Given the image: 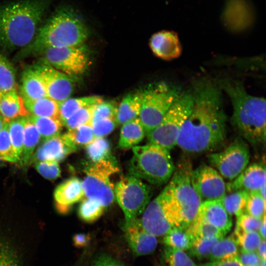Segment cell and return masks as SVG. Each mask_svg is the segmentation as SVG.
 <instances>
[{
	"label": "cell",
	"mask_w": 266,
	"mask_h": 266,
	"mask_svg": "<svg viewBox=\"0 0 266 266\" xmlns=\"http://www.w3.org/2000/svg\"><path fill=\"white\" fill-rule=\"evenodd\" d=\"M191 92L192 108L181 128L177 145L188 153L216 151L227 137V116L221 88L215 82L202 80L195 84Z\"/></svg>",
	"instance_id": "6da1fadb"
},
{
	"label": "cell",
	"mask_w": 266,
	"mask_h": 266,
	"mask_svg": "<svg viewBox=\"0 0 266 266\" xmlns=\"http://www.w3.org/2000/svg\"><path fill=\"white\" fill-rule=\"evenodd\" d=\"M49 0H21L0 6V45L13 51L33 39Z\"/></svg>",
	"instance_id": "7a4b0ae2"
},
{
	"label": "cell",
	"mask_w": 266,
	"mask_h": 266,
	"mask_svg": "<svg viewBox=\"0 0 266 266\" xmlns=\"http://www.w3.org/2000/svg\"><path fill=\"white\" fill-rule=\"evenodd\" d=\"M219 86L231 100L233 113L231 119L233 128L254 146L266 141V103L264 98L249 94L239 81L223 79Z\"/></svg>",
	"instance_id": "3957f363"
},
{
	"label": "cell",
	"mask_w": 266,
	"mask_h": 266,
	"mask_svg": "<svg viewBox=\"0 0 266 266\" xmlns=\"http://www.w3.org/2000/svg\"><path fill=\"white\" fill-rule=\"evenodd\" d=\"M88 36V29L77 13L69 6H61L38 29L33 41L17 57L37 55L48 48L80 45Z\"/></svg>",
	"instance_id": "277c9868"
},
{
	"label": "cell",
	"mask_w": 266,
	"mask_h": 266,
	"mask_svg": "<svg viewBox=\"0 0 266 266\" xmlns=\"http://www.w3.org/2000/svg\"><path fill=\"white\" fill-rule=\"evenodd\" d=\"M192 170L188 161L178 164L168 184L159 194L166 217L173 227L186 229L201 203L191 184Z\"/></svg>",
	"instance_id": "5b68a950"
},
{
	"label": "cell",
	"mask_w": 266,
	"mask_h": 266,
	"mask_svg": "<svg viewBox=\"0 0 266 266\" xmlns=\"http://www.w3.org/2000/svg\"><path fill=\"white\" fill-rule=\"evenodd\" d=\"M132 150L129 175L155 185L166 183L170 179L175 166L169 150L150 143L135 146Z\"/></svg>",
	"instance_id": "8992f818"
},
{
	"label": "cell",
	"mask_w": 266,
	"mask_h": 266,
	"mask_svg": "<svg viewBox=\"0 0 266 266\" xmlns=\"http://www.w3.org/2000/svg\"><path fill=\"white\" fill-rule=\"evenodd\" d=\"M181 92L177 86L165 82L150 85L142 92V105L138 117L146 135L159 125Z\"/></svg>",
	"instance_id": "52a82bcc"
},
{
	"label": "cell",
	"mask_w": 266,
	"mask_h": 266,
	"mask_svg": "<svg viewBox=\"0 0 266 266\" xmlns=\"http://www.w3.org/2000/svg\"><path fill=\"white\" fill-rule=\"evenodd\" d=\"M193 102L192 92H182L159 125L146 135L149 143L169 151L177 145L181 128L191 111Z\"/></svg>",
	"instance_id": "ba28073f"
},
{
	"label": "cell",
	"mask_w": 266,
	"mask_h": 266,
	"mask_svg": "<svg viewBox=\"0 0 266 266\" xmlns=\"http://www.w3.org/2000/svg\"><path fill=\"white\" fill-rule=\"evenodd\" d=\"M113 160L92 163L85 169L86 176L81 181L85 196L99 201L105 207L115 199L114 186L111 175L119 171Z\"/></svg>",
	"instance_id": "9c48e42d"
},
{
	"label": "cell",
	"mask_w": 266,
	"mask_h": 266,
	"mask_svg": "<svg viewBox=\"0 0 266 266\" xmlns=\"http://www.w3.org/2000/svg\"><path fill=\"white\" fill-rule=\"evenodd\" d=\"M114 195L124 214V223L127 224L142 214L150 201L152 191L141 179L129 175L114 186Z\"/></svg>",
	"instance_id": "30bf717a"
},
{
	"label": "cell",
	"mask_w": 266,
	"mask_h": 266,
	"mask_svg": "<svg viewBox=\"0 0 266 266\" xmlns=\"http://www.w3.org/2000/svg\"><path fill=\"white\" fill-rule=\"evenodd\" d=\"M41 64L50 66L71 77L81 75L90 64L89 49L83 44L48 48L39 53Z\"/></svg>",
	"instance_id": "8fae6325"
},
{
	"label": "cell",
	"mask_w": 266,
	"mask_h": 266,
	"mask_svg": "<svg viewBox=\"0 0 266 266\" xmlns=\"http://www.w3.org/2000/svg\"><path fill=\"white\" fill-rule=\"evenodd\" d=\"M207 157L222 177L232 181L247 167L250 159L249 148L246 141L239 137L222 151L210 153Z\"/></svg>",
	"instance_id": "7c38bea8"
},
{
	"label": "cell",
	"mask_w": 266,
	"mask_h": 266,
	"mask_svg": "<svg viewBox=\"0 0 266 266\" xmlns=\"http://www.w3.org/2000/svg\"><path fill=\"white\" fill-rule=\"evenodd\" d=\"M192 185L202 202L221 200L226 194V184L214 168L201 165L193 170Z\"/></svg>",
	"instance_id": "4fadbf2b"
},
{
	"label": "cell",
	"mask_w": 266,
	"mask_h": 266,
	"mask_svg": "<svg viewBox=\"0 0 266 266\" xmlns=\"http://www.w3.org/2000/svg\"><path fill=\"white\" fill-rule=\"evenodd\" d=\"M33 67L43 82L47 97L60 103L71 95L74 89L72 77L43 64Z\"/></svg>",
	"instance_id": "5bb4252c"
},
{
	"label": "cell",
	"mask_w": 266,
	"mask_h": 266,
	"mask_svg": "<svg viewBox=\"0 0 266 266\" xmlns=\"http://www.w3.org/2000/svg\"><path fill=\"white\" fill-rule=\"evenodd\" d=\"M123 230L125 239L135 256L150 254L156 248L157 237L145 230L139 218L129 223H124Z\"/></svg>",
	"instance_id": "9a60e30c"
},
{
	"label": "cell",
	"mask_w": 266,
	"mask_h": 266,
	"mask_svg": "<svg viewBox=\"0 0 266 266\" xmlns=\"http://www.w3.org/2000/svg\"><path fill=\"white\" fill-rule=\"evenodd\" d=\"M77 149L66 133L60 134L44 140L33 154L31 161L36 163L54 161L58 162Z\"/></svg>",
	"instance_id": "2e32d148"
},
{
	"label": "cell",
	"mask_w": 266,
	"mask_h": 266,
	"mask_svg": "<svg viewBox=\"0 0 266 266\" xmlns=\"http://www.w3.org/2000/svg\"><path fill=\"white\" fill-rule=\"evenodd\" d=\"M141 215V225L156 237L165 235L174 228L166 217L159 195L149 202Z\"/></svg>",
	"instance_id": "e0dca14e"
},
{
	"label": "cell",
	"mask_w": 266,
	"mask_h": 266,
	"mask_svg": "<svg viewBox=\"0 0 266 266\" xmlns=\"http://www.w3.org/2000/svg\"><path fill=\"white\" fill-rule=\"evenodd\" d=\"M266 185V169L262 164H253L231 182L226 184V191L244 190L248 192L259 191Z\"/></svg>",
	"instance_id": "ac0fdd59"
},
{
	"label": "cell",
	"mask_w": 266,
	"mask_h": 266,
	"mask_svg": "<svg viewBox=\"0 0 266 266\" xmlns=\"http://www.w3.org/2000/svg\"><path fill=\"white\" fill-rule=\"evenodd\" d=\"M196 217L214 226L225 234L233 225L232 216L226 210L221 200L202 202Z\"/></svg>",
	"instance_id": "d6986e66"
},
{
	"label": "cell",
	"mask_w": 266,
	"mask_h": 266,
	"mask_svg": "<svg viewBox=\"0 0 266 266\" xmlns=\"http://www.w3.org/2000/svg\"><path fill=\"white\" fill-rule=\"evenodd\" d=\"M85 196L81 181L76 177L66 180L56 188L54 197L58 211L66 214Z\"/></svg>",
	"instance_id": "ffe728a7"
},
{
	"label": "cell",
	"mask_w": 266,
	"mask_h": 266,
	"mask_svg": "<svg viewBox=\"0 0 266 266\" xmlns=\"http://www.w3.org/2000/svg\"><path fill=\"white\" fill-rule=\"evenodd\" d=\"M149 45L154 55L165 60L180 56L182 48L178 36L172 31H162L153 34Z\"/></svg>",
	"instance_id": "44dd1931"
},
{
	"label": "cell",
	"mask_w": 266,
	"mask_h": 266,
	"mask_svg": "<svg viewBox=\"0 0 266 266\" xmlns=\"http://www.w3.org/2000/svg\"><path fill=\"white\" fill-rule=\"evenodd\" d=\"M21 97L35 100L47 97L45 87L33 66L24 70L22 74Z\"/></svg>",
	"instance_id": "7402d4cb"
},
{
	"label": "cell",
	"mask_w": 266,
	"mask_h": 266,
	"mask_svg": "<svg viewBox=\"0 0 266 266\" xmlns=\"http://www.w3.org/2000/svg\"><path fill=\"white\" fill-rule=\"evenodd\" d=\"M142 92L128 94L118 106L115 120L117 125L124 124L139 117L142 105Z\"/></svg>",
	"instance_id": "603a6c76"
},
{
	"label": "cell",
	"mask_w": 266,
	"mask_h": 266,
	"mask_svg": "<svg viewBox=\"0 0 266 266\" xmlns=\"http://www.w3.org/2000/svg\"><path fill=\"white\" fill-rule=\"evenodd\" d=\"M0 114L7 122L31 115L25 108L22 98L16 89L3 94L0 102Z\"/></svg>",
	"instance_id": "cb8c5ba5"
},
{
	"label": "cell",
	"mask_w": 266,
	"mask_h": 266,
	"mask_svg": "<svg viewBox=\"0 0 266 266\" xmlns=\"http://www.w3.org/2000/svg\"><path fill=\"white\" fill-rule=\"evenodd\" d=\"M146 135L139 117L123 125L121 129L118 147L120 149L133 148L139 143Z\"/></svg>",
	"instance_id": "d4e9b609"
},
{
	"label": "cell",
	"mask_w": 266,
	"mask_h": 266,
	"mask_svg": "<svg viewBox=\"0 0 266 266\" xmlns=\"http://www.w3.org/2000/svg\"><path fill=\"white\" fill-rule=\"evenodd\" d=\"M24 106L30 114L38 117L59 118V103L46 97L33 100L22 98Z\"/></svg>",
	"instance_id": "484cf974"
},
{
	"label": "cell",
	"mask_w": 266,
	"mask_h": 266,
	"mask_svg": "<svg viewBox=\"0 0 266 266\" xmlns=\"http://www.w3.org/2000/svg\"><path fill=\"white\" fill-rule=\"evenodd\" d=\"M102 101V98L98 96L68 98L59 103V118L63 123L77 110Z\"/></svg>",
	"instance_id": "4316f807"
},
{
	"label": "cell",
	"mask_w": 266,
	"mask_h": 266,
	"mask_svg": "<svg viewBox=\"0 0 266 266\" xmlns=\"http://www.w3.org/2000/svg\"><path fill=\"white\" fill-rule=\"evenodd\" d=\"M41 139L35 125L28 118L25 126L22 152L19 161L22 166L28 165L31 161L33 151Z\"/></svg>",
	"instance_id": "83f0119b"
},
{
	"label": "cell",
	"mask_w": 266,
	"mask_h": 266,
	"mask_svg": "<svg viewBox=\"0 0 266 266\" xmlns=\"http://www.w3.org/2000/svg\"><path fill=\"white\" fill-rule=\"evenodd\" d=\"M237 245L232 236L223 237L213 246L209 259L211 261L238 260Z\"/></svg>",
	"instance_id": "f1b7e54d"
},
{
	"label": "cell",
	"mask_w": 266,
	"mask_h": 266,
	"mask_svg": "<svg viewBox=\"0 0 266 266\" xmlns=\"http://www.w3.org/2000/svg\"><path fill=\"white\" fill-rule=\"evenodd\" d=\"M28 118L35 125L43 141L60 134L63 124L59 118L33 115H30Z\"/></svg>",
	"instance_id": "f546056e"
},
{
	"label": "cell",
	"mask_w": 266,
	"mask_h": 266,
	"mask_svg": "<svg viewBox=\"0 0 266 266\" xmlns=\"http://www.w3.org/2000/svg\"><path fill=\"white\" fill-rule=\"evenodd\" d=\"M249 192L244 190L235 191L225 195L221 200L228 213L236 217L245 212L246 203Z\"/></svg>",
	"instance_id": "4dcf8cb0"
},
{
	"label": "cell",
	"mask_w": 266,
	"mask_h": 266,
	"mask_svg": "<svg viewBox=\"0 0 266 266\" xmlns=\"http://www.w3.org/2000/svg\"><path fill=\"white\" fill-rule=\"evenodd\" d=\"M163 242L166 246L181 250H189L191 248L194 237L186 229L176 227L164 236Z\"/></svg>",
	"instance_id": "1f68e13d"
},
{
	"label": "cell",
	"mask_w": 266,
	"mask_h": 266,
	"mask_svg": "<svg viewBox=\"0 0 266 266\" xmlns=\"http://www.w3.org/2000/svg\"><path fill=\"white\" fill-rule=\"evenodd\" d=\"M187 230L194 238L221 239L226 235L214 226L196 217L187 228Z\"/></svg>",
	"instance_id": "d6a6232c"
},
{
	"label": "cell",
	"mask_w": 266,
	"mask_h": 266,
	"mask_svg": "<svg viewBox=\"0 0 266 266\" xmlns=\"http://www.w3.org/2000/svg\"><path fill=\"white\" fill-rule=\"evenodd\" d=\"M86 152L92 163L104 160H113L110 155V143L104 137L95 138L86 146Z\"/></svg>",
	"instance_id": "836d02e7"
},
{
	"label": "cell",
	"mask_w": 266,
	"mask_h": 266,
	"mask_svg": "<svg viewBox=\"0 0 266 266\" xmlns=\"http://www.w3.org/2000/svg\"><path fill=\"white\" fill-rule=\"evenodd\" d=\"M16 72L10 62L0 53V92L5 94L16 89Z\"/></svg>",
	"instance_id": "e575fe53"
},
{
	"label": "cell",
	"mask_w": 266,
	"mask_h": 266,
	"mask_svg": "<svg viewBox=\"0 0 266 266\" xmlns=\"http://www.w3.org/2000/svg\"><path fill=\"white\" fill-rule=\"evenodd\" d=\"M105 207L97 200L87 198L79 205L78 213L80 218L87 223H92L103 214Z\"/></svg>",
	"instance_id": "d590c367"
},
{
	"label": "cell",
	"mask_w": 266,
	"mask_h": 266,
	"mask_svg": "<svg viewBox=\"0 0 266 266\" xmlns=\"http://www.w3.org/2000/svg\"><path fill=\"white\" fill-rule=\"evenodd\" d=\"M27 120V117H23L13 119L8 122V131L11 143L19 158L22 150L24 129Z\"/></svg>",
	"instance_id": "8d00e7d4"
},
{
	"label": "cell",
	"mask_w": 266,
	"mask_h": 266,
	"mask_svg": "<svg viewBox=\"0 0 266 266\" xmlns=\"http://www.w3.org/2000/svg\"><path fill=\"white\" fill-rule=\"evenodd\" d=\"M164 266H198L184 251L166 246L162 254Z\"/></svg>",
	"instance_id": "74e56055"
},
{
	"label": "cell",
	"mask_w": 266,
	"mask_h": 266,
	"mask_svg": "<svg viewBox=\"0 0 266 266\" xmlns=\"http://www.w3.org/2000/svg\"><path fill=\"white\" fill-rule=\"evenodd\" d=\"M0 266H22L20 255L9 240L0 236Z\"/></svg>",
	"instance_id": "f35d334b"
},
{
	"label": "cell",
	"mask_w": 266,
	"mask_h": 266,
	"mask_svg": "<svg viewBox=\"0 0 266 266\" xmlns=\"http://www.w3.org/2000/svg\"><path fill=\"white\" fill-rule=\"evenodd\" d=\"M241 250L247 252H256L263 239L258 232H244L234 230L232 235Z\"/></svg>",
	"instance_id": "ab89813d"
},
{
	"label": "cell",
	"mask_w": 266,
	"mask_h": 266,
	"mask_svg": "<svg viewBox=\"0 0 266 266\" xmlns=\"http://www.w3.org/2000/svg\"><path fill=\"white\" fill-rule=\"evenodd\" d=\"M65 133L77 148L86 146L95 138L91 124L81 125Z\"/></svg>",
	"instance_id": "60d3db41"
},
{
	"label": "cell",
	"mask_w": 266,
	"mask_h": 266,
	"mask_svg": "<svg viewBox=\"0 0 266 266\" xmlns=\"http://www.w3.org/2000/svg\"><path fill=\"white\" fill-rule=\"evenodd\" d=\"M0 159L12 163H17L19 157L15 153L8 131V122H6L0 131Z\"/></svg>",
	"instance_id": "b9f144b4"
},
{
	"label": "cell",
	"mask_w": 266,
	"mask_h": 266,
	"mask_svg": "<svg viewBox=\"0 0 266 266\" xmlns=\"http://www.w3.org/2000/svg\"><path fill=\"white\" fill-rule=\"evenodd\" d=\"M96 105L86 106L77 110L64 121L63 125L68 130L74 129L85 124L92 125L93 113Z\"/></svg>",
	"instance_id": "7bdbcfd3"
},
{
	"label": "cell",
	"mask_w": 266,
	"mask_h": 266,
	"mask_svg": "<svg viewBox=\"0 0 266 266\" xmlns=\"http://www.w3.org/2000/svg\"><path fill=\"white\" fill-rule=\"evenodd\" d=\"M266 200L259 191L249 192L246 203L245 211L257 218L262 219L265 215Z\"/></svg>",
	"instance_id": "ee69618b"
},
{
	"label": "cell",
	"mask_w": 266,
	"mask_h": 266,
	"mask_svg": "<svg viewBox=\"0 0 266 266\" xmlns=\"http://www.w3.org/2000/svg\"><path fill=\"white\" fill-rule=\"evenodd\" d=\"M219 239L195 238L189 250V254L198 259L209 258L213 246Z\"/></svg>",
	"instance_id": "f6af8a7d"
},
{
	"label": "cell",
	"mask_w": 266,
	"mask_h": 266,
	"mask_svg": "<svg viewBox=\"0 0 266 266\" xmlns=\"http://www.w3.org/2000/svg\"><path fill=\"white\" fill-rule=\"evenodd\" d=\"M118 105L114 101H102L96 105L93 113L92 123L104 119H115Z\"/></svg>",
	"instance_id": "bcb514c9"
},
{
	"label": "cell",
	"mask_w": 266,
	"mask_h": 266,
	"mask_svg": "<svg viewBox=\"0 0 266 266\" xmlns=\"http://www.w3.org/2000/svg\"><path fill=\"white\" fill-rule=\"evenodd\" d=\"M262 219L263 218H257L244 212L236 217L234 230L244 232H258Z\"/></svg>",
	"instance_id": "7dc6e473"
},
{
	"label": "cell",
	"mask_w": 266,
	"mask_h": 266,
	"mask_svg": "<svg viewBox=\"0 0 266 266\" xmlns=\"http://www.w3.org/2000/svg\"><path fill=\"white\" fill-rule=\"evenodd\" d=\"M37 171L44 178L53 180L61 175V170L58 162L54 161H44L35 163Z\"/></svg>",
	"instance_id": "c3c4849f"
},
{
	"label": "cell",
	"mask_w": 266,
	"mask_h": 266,
	"mask_svg": "<svg viewBox=\"0 0 266 266\" xmlns=\"http://www.w3.org/2000/svg\"><path fill=\"white\" fill-rule=\"evenodd\" d=\"M117 125L115 119H104L92 124L95 138L104 137L111 133Z\"/></svg>",
	"instance_id": "681fc988"
},
{
	"label": "cell",
	"mask_w": 266,
	"mask_h": 266,
	"mask_svg": "<svg viewBox=\"0 0 266 266\" xmlns=\"http://www.w3.org/2000/svg\"><path fill=\"white\" fill-rule=\"evenodd\" d=\"M261 259L256 252H247L240 249L238 260L242 266H260Z\"/></svg>",
	"instance_id": "f907efd6"
},
{
	"label": "cell",
	"mask_w": 266,
	"mask_h": 266,
	"mask_svg": "<svg viewBox=\"0 0 266 266\" xmlns=\"http://www.w3.org/2000/svg\"><path fill=\"white\" fill-rule=\"evenodd\" d=\"M92 266H125L117 259L107 254H100L95 258Z\"/></svg>",
	"instance_id": "816d5d0a"
},
{
	"label": "cell",
	"mask_w": 266,
	"mask_h": 266,
	"mask_svg": "<svg viewBox=\"0 0 266 266\" xmlns=\"http://www.w3.org/2000/svg\"><path fill=\"white\" fill-rule=\"evenodd\" d=\"M72 240L75 246L82 248L87 246L89 244L91 237L88 234L79 233L74 234Z\"/></svg>",
	"instance_id": "f5cc1de1"
},
{
	"label": "cell",
	"mask_w": 266,
	"mask_h": 266,
	"mask_svg": "<svg viewBox=\"0 0 266 266\" xmlns=\"http://www.w3.org/2000/svg\"><path fill=\"white\" fill-rule=\"evenodd\" d=\"M198 266H242V265L238 260H230L211 261L198 265Z\"/></svg>",
	"instance_id": "db71d44e"
},
{
	"label": "cell",
	"mask_w": 266,
	"mask_h": 266,
	"mask_svg": "<svg viewBox=\"0 0 266 266\" xmlns=\"http://www.w3.org/2000/svg\"><path fill=\"white\" fill-rule=\"evenodd\" d=\"M256 252L261 259H266V239H262Z\"/></svg>",
	"instance_id": "11a10c76"
},
{
	"label": "cell",
	"mask_w": 266,
	"mask_h": 266,
	"mask_svg": "<svg viewBox=\"0 0 266 266\" xmlns=\"http://www.w3.org/2000/svg\"><path fill=\"white\" fill-rule=\"evenodd\" d=\"M258 233L263 239H266V215L263 218Z\"/></svg>",
	"instance_id": "9f6ffc18"
},
{
	"label": "cell",
	"mask_w": 266,
	"mask_h": 266,
	"mask_svg": "<svg viewBox=\"0 0 266 266\" xmlns=\"http://www.w3.org/2000/svg\"><path fill=\"white\" fill-rule=\"evenodd\" d=\"M259 192L262 198L266 200V185L263 186L259 190Z\"/></svg>",
	"instance_id": "6f0895ef"
},
{
	"label": "cell",
	"mask_w": 266,
	"mask_h": 266,
	"mask_svg": "<svg viewBox=\"0 0 266 266\" xmlns=\"http://www.w3.org/2000/svg\"><path fill=\"white\" fill-rule=\"evenodd\" d=\"M7 122L5 121L3 117L0 114V131L3 128V126Z\"/></svg>",
	"instance_id": "680465c9"
},
{
	"label": "cell",
	"mask_w": 266,
	"mask_h": 266,
	"mask_svg": "<svg viewBox=\"0 0 266 266\" xmlns=\"http://www.w3.org/2000/svg\"><path fill=\"white\" fill-rule=\"evenodd\" d=\"M3 95V94L0 92V102Z\"/></svg>",
	"instance_id": "91938a15"
}]
</instances>
